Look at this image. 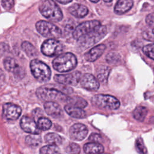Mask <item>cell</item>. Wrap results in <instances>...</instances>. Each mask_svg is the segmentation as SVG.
<instances>
[{
    "instance_id": "cell-25",
    "label": "cell",
    "mask_w": 154,
    "mask_h": 154,
    "mask_svg": "<svg viewBox=\"0 0 154 154\" xmlns=\"http://www.w3.org/2000/svg\"><path fill=\"white\" fill-rule=\"evenodd\" d=\"M22 48L26 54L29 57H35L37 55V51L34 46L28 42H23L22 44Z\"/></svg>"
},
{
    "instance_id": "cell-38",
    "label": "cell",
    "mask_w": 154,
    "mask_h": 154,
    "mask_svg": "<svg viewBox=\"0 0 154 154\" xmlns=\"http://www.w3.org/2000/svg\"><path fill=\"white\" fill-rule=\"evenodd\" d=\"M105 2H111L112 0H103Z\"/></svg>"
},
{
    "instance_id": "cell-27",
    "label": "cell",
    "mask_w": 154,
    "mask_h": 154,
    "mask_svg": "<svg viewBox=\"0 0 154 154\" xmlns=\"http://www.w3.org/2000/svg\"><path fill=\"white\" fill-rule=\"evenodd\" d=\"M26 143L31 146H37L42 143V138L38 134H32L26 136L25 138Z\"/></svg>"
},
{
    "instance_id": "cell-35",
    "label": "cell",
    "mask_w": 154,
    "mask_h": 154,
    "mask_svg": "<svg viewBox=\"0 0 154 154\" xmlns=\"http://www.w3.org/2000/svg\"><path fill=\"white\" fill-rule=\"evenodd\" d=\"M146 23L150 26H154V12L148 14L146 17Z\"/></svg>"
},
{
    "instance_id": "cell-5",
    "label": "cell",
    "mask_w": 154,
    "mask_h": 154,
    "mask_svg": "<svg viewBox=\"0 0 154 154\" xmlns=\"http://www.w3.org/2000/svg\"><path fill=\"white\" fill-rule=\"evenodd\" d=\"M37 96L46 102H66L69 97L59 90L46 87L38 88L36 91Z\"/></svg>"
},
{
    "instance_id": "cell-39",
    "label": "cell",
    "mask_w": 154,
    "mask_h": 154,
    "mask_svg": "<svg viewBox=\"0 0 154 154\" xmlns=\"http://www.w3.org/2000/svg\"><path fill=\"white\" fill-rule=\"evenodd\" d=\"M152 32H153V34H154V29H153V31H152Z\"/></svg>"
},
{
    "instance_id": "cell-6",
    "label": "cell",
    "mask_w": 154,
    "mask_h": 154,
    "mask_svg": "<svg viewBox=\"0 0 154 154\" xmlns=\"http://www.w3.org/2000/svg\"><path fill=\"white\" fill-rule=\"evenodd\" d=\"M91 101L94 105L101 108L116 109L120 105L119 100L116 97L107 94L95 95L91 98Z\"/></svg>"
},
{
    "instance_id": "cell-13",
    "label": "cell",
    "mask_w": 154,
    "mask_h": 154,
    "mask_svg": "<svg viewBox=\"0 0 154 154\" xmlns=\"http://www.w3.org/2000/svg\"><path fill=\"white\" fill-rule=\"evenodd\" d=\"M21 128L25 132L31 134H38L40 132L37 123L35 121L27 116H23L20 122Z\"/></svg>"
},
{
    "instance_id": "cell-34",
    "label": "cell",
    "mask_w": 154,
    "mask_h": 154,
    "mask_svg": "<svg viewBox=\"0 0 154 154\" xmlns=\"http://www.w3.org/2000/svg\"><path fill=\"white\" fill-rule=\"evenodd\" d=\"M88 140L90 141H91V142H96V143H99L102 141V137L98 134H96V133H93V134H91L89 138H88Z\"/></svg>"
},
{
    "instance_id": "cell-20",
    "label": "cell",
    "mask_w": 154,
    "mask_h": 154,
    "mask_svg": "<svg viewBox=\"0 0 154 154\" xmlns=\"http://www.w3.org/2000/svg\"><path fill=\"white\" fill-rule=\"evenodd\" d=\"M64 110L70 117L73 118L83 119L86 117L85 111L81 108L67 105L64 106Z\"/></svg>"
},
{
    "instance_id": "cell-12",
    "label": "cell",
    "mask_w": 154,
    "mask_h": 154,
    "mask_svg": "<svg viewBox=\"0 0 154 154\" xmlns=\"http://www.w3.org/2000/svg\"><path fill=\"white\" fill-rule=\"evenodd\" d=\"M80 84L82 87L90 91H96L100 86L99 80L90 73H85L81 76Z\"/></svg>"
},
{
    "instance_id": "cell-1",
    "label": "cell",
    "mask_w": 154,
    "mask_h": 154,
    "mask_svg": "<svg viewBox=\"0 0 154 154\" xmlns=\"http://www.w3.org/2000/svg\"><path fill=\"white\" fill-rule=\"evenodd\" d=\"M106 34V28L98 20H88L78 25L73 36L84 48H88L99 42Z\"/></svg>"
},
{
    "instance_id": "cell-24",
    "label": "cell",
    "mask_w": 154,
    "mask_h": 154,
    "mask_svg": "<svg viewBox=\"0 0 154 154\" xmlns=\"http://www.w3.org/2000/svg\"><path fill=\"white\" fill-rule=\"evenodd\" d=\"M110 68L107 66H102L100 67L99 69L97 70V79L103 83H105L107 81L108 76L110 72Z\"/></svg>"
},
{
    "instance_id": "cell-2",
    "label": "cell",
    "mask_w": 154,
    "mask_h": 154,
    "mask_svg": "<svg viewBox=\"0 0 154 154\" xmlns=\"http://www.w3.org/2000/svg\"><path fill=\"white\" fill-rule=\"evenodd\" d=\"M77 65L75 55L70 52L58 55L52 61L55 70L59 72H67L74 69Z\"/></svg>"
},
{
    "instance_id": "cell-7",
    "label": "cell",
    "mask_w": 154,
    "mask_h": 154,
    "mask_svg": "<svg viewBox=\"0 0 154 154\" xmlns=\"http://www.w3.org/2000/svg\"><path fill=\"white\" fill-rule=\"evenodd\" d=\"M37 31L43 36L49 38H58L61 36V29L55 25L50 22L40 20L35 25Z\"/></svg>"
},
{
    "instance_id": "cell-9",
    "label": "cell",
    "mask_w": 154,
    "mask_h": 154,
    "mask_svg": "<svg viewBox=\"0 0 154 154\" xmlns=\"http://www.w3.org/2000/svg\"><path fill=\"white\" fill-rule=\"evenodd\" d=\"M82 75L79 72L76 71L68 74L55 75L54 79L59 84L63 85H76L80 82Z\"/></svg>"
},
{
    "instance_id": "cell-26",
    "label": "cell",
    "mask_w": 154,
    "mask_h": 154,
    "mask_svg": "<svg viewBox=\"0 0 154 154\" xmlns=\"http://www.w3.org/2000/svg\"><path fill=\"white\" fill-rule=\"evenodd\" d=\"M39 154H60V149L58 146L52 144L46 145L40 149Z\"/></svg>"
},
{
    "instance_id": "cell-32",
    "label": "cell",
    "mask_w": 154,
    "mask_h": 154,
    "mask_svg": "<svg viewBox=\"0 0 154 154\" xmlns=\"http://www.w3.org/2000/svg\"><path fill=\"white\" fill-rule=\"evenodd\" d=\"M120 60V56L119 54L114 52L109 53L106 57V60L108 63L115 64Z\"/></svg>"
},
{
    "instance_id": "cell-16",
    "label": "cell",
    "mask_w": 154,
    "mask_h": 154,
    "mask_svg": "<svg viewBox=\"0 0 154 154\" xmlns=\"http://www.w3.org/2000/svg\"><path fill=\"white\" fill-rule=\"evenodd\" d=\"M133 4L132 0H119L114 7V12L117 14L125 13L132 7Z\"/></svg>"
},
{
    "instance_id": "cell-17",
    "label": "cell",
    "mask_w": 154,
    "mask_h": 154,
    "mask_svg": "<svg viewBox=\"0 0 154 154\" xmlns=\"http://www.w3.org/2000/svg\"><path fill=\"white\" fill-rule=\"evenodd\" d=\"M69 11L73 16L78 18H82L88 14V10L84 5L75 4L69 8Z\"/></svg>"
},
{
    "instance_id": "cell-23",
    "label": "cell",
    "mask_w": 154,
    "mask_h": 154,
    "mask_svg": "<svg viewBox=\"0 0 154 154\" xmlns=\"http://www.w3.org/2000/svg\"><path fill=\"white\" fill-rule=\"evenodd\" d=\"M147 114V109L146 107L140 106L137 107L134 112L133 116L139 122H143Z\"/></svg>"
},
{
    "instance_id": "cell-22",
    "label": "cell",
    "mask_w": 154,
    "mask_h": 154,
    "mask_svg": "<svg viewBox=\"0 0 154 154\" xmlns=\"http://www.w3.org/2000/svg\"><path fill=\"white\" fill-rule=\"evenodd\" d=\"M45 141L49 144L52 145L59 146L62 143V138L61 136L56 133H49L45 136Z\"/></svg>"
},
{
    "instance_id": "cell-14",
    "label": "cell",
    "mask_w": 154,
    "mask_h": 154,
    "mask_svg": "<svg viewBox=\"0 0 154 154\" xmlns=\"http://www.w3.org/2000/svg\"><path fill=\"white\" fill-rule=\"evenodd\" d=\"M44 108L46 114L52 117L58 118L63 115L61 107L56 102H46L44 104Z\"/></svg>"
},
{
    "instance_id": "cell-28",
    "label": "cell",
    "mask_w": 154,
    "mask_h": 154,
    "mask_svg": "<svg viewBox=\"0 0 154 154\" xmlns=\"http://www.w3.org/2000/svg\"><path fill=\"white\" fill-rule=\"evenodd\" d=\"M37 125L40 130H48L52 126L51 121L46 117H40L37 120Z\"/></svg>"
},
{
    "instance_id": "cell-15",
    "label": "cell",
    "mask_w": 154,
    "mask_h": 154,
    "mask_svg": "<svg viewBox=\"0 0 154 154\" xmlns=\"http://www.w3.org/2000/svg\"><path fill=\"white\" fill-rule=\"evenodd\" d=\"M106 49L105 45L100 44L94 48H91L88 52H87L85 55V59L90 62H93L98 59L103 53Z\"/></svg>"
},
{
    "instance_id": "cell-3",
    "label": "cell",
    "mask_w": 154,
    "mask_h": 154,
    "mask_svg": "<svg viewBox=\"0 0 154 154\" xmlns=\"http://www.w3.org/2000/svg\"><path fill=\"white\" fill-rule=\"evenodd\" d=\"M38 9L42 14L52 22H59L63 18V13L52 0H45L39 5Z\"/></svg>"
},
{
    "instance_id": "cell-18",
    "label": "cell",
    "mask_w": 154,
    "mask_h": 154,
    "mask_svg": "<svg viewBox=\"0 0 154 154\" xmlns=\"http://www.w3.org/2000/svg\"><path fill=\"white\" fill-rule=\"evenodd\" d=\"M4 66L7 71L13 72L15 75H19L22 72L21 68L16 60L11 57H7L4 60Z\"/></svg>"
},
{
    "instance_id": "cell-11",
    "label": "cell",
    "mask_w": 154,
    "mask_h": 154,
    "mask_svg": "<svg viewBox=\"0 0 154 154\" xmlns=\"http://www.w3.org/2000/svg\"><path fill=\"white\" fill-rule=\"evenodd\" d=\"M87 128L81 123L74 124L69 129L70 137L75 141H81L84 140L87 137Z\"/></svg>"
},
{
    "instance_id": "cell-21",
    "label": "cell",
    "mask_w": 154,
    "mask_h": 154,
    "mask_svg": "<svg viewBox=\"0 0 154 154\" xmlns=\"http://www.w3.org/2000/svg\"><path fill=\"white\" fill-rule=\"evenodd\" d=\"M67 102L69 103V105L81 108H84L87 105V101L79 96L69 97Z\"/></svg>"
},
{
    "instance_id": "cell-8",
    "label": "cell",
    "mask_w": 154,
    "mask_h": 154,
    "mask_svg": "<svg viewBox=\"0 0 154 154\" xmlns=\"http://www.w3.org/2000/svg\"><path fill=\"white\" fill-rule=\"evenodd\" d=\"M63 49L61 43L55 38L46 40L41 46L42 52L48 57H53L60 54Z\"/></svg>"
},
{
    "instance_id": "cell-4",
    "label": "cell",
    "mask_w": 154,
    "mask_h": 154,
    "mask_svg": "<svg viewBox=\"0 0 154 154\" xmlns=\"http://www.w3.org/2000/svg\"><path fill=\"white\" fill-rule=\"evenodd\" d=\"M31 72L34 77L39 82H46L51 76L49 67L40 60L34 59L30 63Z\"/></svg>"
},
{
    "instance_id": "cell-29",
    "label": "cell",
    "mask_w": 154,
    "mask_h": 154,
    "mask_svg": "<svg viewBox=\"0 0 154 154\" xmlns=\"http://www.w3.org/2000/svg\"><path fill=\"white\" fill-rule=\"evenodd\" d=\"M66 152L68 154H79L81 148L78 144L75 143H69L65 149Z\"/></svg>"
},
{
    "instance_id": "cell-10",
    "label": "cell",
    "mask_w": 154,
    "mask_h": 154,
    "mask_svg": "<svg viewBox=\"0 0 154 154\" xmlns=\"http://www.w3.org/2000/svg\"><path fill=\"white\" fill-rule=\"evenodd\" d=\"M3 115L4 117L9 120H17L20 116L22 109L17 105L7 103L3 105Z\"/></svg>"
},
{
    "instance_id": "cell-36",
    "label": "cell",
    "mask_w": 154,
    "mask_h": 154,
    "mask_svg": "<svg viewBox=\"0 0 154 154\" xmlns=\"http://www.w3.org/2000/svg\"><path fill=\"white\" fill-rule=\"evenodd\" d=\"M57 1H58V2L63 4H68L70 2H72V0H57Z\"/></svg>"
},
{
    "instance_id": "cell-33",
    "label": "cell",
    "mask_w": 154,
    "mask_h": 154,
    "mask_svg": "<svg viewBox=\"0 0 154 154\" xmlns=\"http://www.w3.org/2000/svg\"><path fill=\"white\" fill-rule=\"evenodd\" d=\"M14 0H2L1 4L5 10H10L14 5Z\"/></svg>"
},
{
    "instance_id": "cell-30",
    "label": "cell",
    "mask_w": 154,
    "mask_h": 154,
    "mask_svg": "<svg viewBox=\"0 0 154 154\" xmlns=\"http://www.w3.org/2000/svg\"><path fill=\"white\" fill-rule=\"evenodd\" d=\"M143 51L148 57L154 60V43L144 46L143 48Z\"/></svg>"
},
{
    "instance_id": "cell-19",
    "label": "cell",
    "mask_w": 154,
    "mask_h": 154,
    "mask_svg": "<svg viewBox=\"0 0 154 154\" xmlns=\"http://www.w3.org/2000/svg\"><path fill=\"white\" fill-rule=\"evenodd\" d=\"M103 150V146L99 143L90 142L84 146V151L86 154H101Z\"/></svg>"
},
{
    "instance_id": "cell-31",
    "label": "cell",
    "mask_w": 154,
    "mask_h": 154,
    "mask_svg": "<svg viewBox=\"0 0 154 154\" xmlns=\"http://www.w3.org/2000/svg\"><path fill=\"white\" fill-rule=\"evenodd\" d=\"M136 148L140 154H147V149L143 143V141L141 138H139L136 141Z\"/></svg>"
},
{
    "instance_id": "cell-37",
    "label": "cell",
    "mask_w": 154,
    "mask_h": 154,
    "mask_svg": "<svg viewBox=\"0 0 154 154\" xmlns=\"http://www.w3.org/2000/svg\"><path fill=\"white\" fill-rule=\"evenodd\" d=\"M90 1L93 2H97L99 0H90Z\"/></svg>"
}]
</instances>
